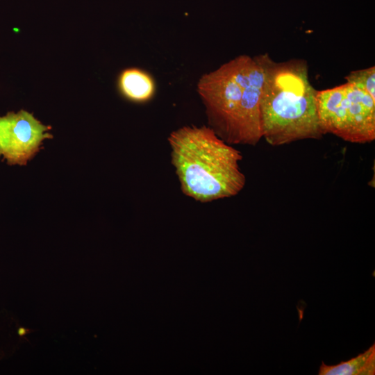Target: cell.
Masks as SVG:
<instances>
[{
	"mask_svg": "<svg viewBox=\"0 0 375 375\" xmlns=\"http://www.w3.org/2000/svg\"><path fill=\"white\" fill-rule=\"evenodd\" d=\"M264 77L260 53L236 56L199 79L197 89L208 126L226 143L255 146L262 138L260 99Z\"/></svg>",
	"mask_w": 375,
	"mask_h": 375,
	"instance_id": "obj_1",
	"label": "cell"
},
{
	"mask_svg": "<svg viewBox=\"0 0 375 375\" xmlns=\"http://www.w3.org/2000/svg\"><path fill=\"white\" fill-rule=\"evenodd\" d=\"M171 163L181 192L201 203L230 198L244 188L241 152L208 126L188 125L167 138Z\"/></svg>",
	"mask_w": 375,
	"mask_h": 375,
	"instance_id": "obj_2",
	"label": "cell"
},
{
	"mask_svg": "<svg viewBox=\"0 0 375 375\" xmlns=\"http://www.w3.org/2000/svg\"><path fill=\"white\" fill-rule=\"evenodd\" d=\"M265 77L260 99L262 138L272 146L319 140L317 90L309 80L304 59L276 62L262 53Z\"/></svg>",
	"mask_w": 375,
	"mask_h": 375,
	"instance_id": "obj_3",
	"label": "cell"
},
{
	"mask_svg": "<svg viewBox=\"0 0 375 375\" xmlns=\"http://www.w3.org/2000/svg\"><path fill=\"white\" fill-rule=\"evenodd\" d=\"M316 103L323 133L351 143L375 140V99L349 83L317 90Z\"/></svg>",
	"mask_w": 375,
	"mask_h": 375,
	"instance_id": "obj_4",
	"label": "cell"
},
{
	"mask_svg": "<svg viewBox=\"0 0 375 375\" xmlns=\"http://www.w3.org/2000/svg\"><path fill=\"white\" fill-rule=\"evenodd\" d=\"M51 129L25 110L0 116V157L9 165H26L43 140L53 138L48 132Z\"/></svg>",
	"mask_w": 375,
	"mask_h": 375,
	"instance_id": "obj_5",
	"label": "cell"
},
{
	"mask_svg": "<svg viewBox=\"0 0 375 375\" xmlns=\"http://www.w3.org/2000/svg\"><path fill=\"white\" fill-rule=\"evenodd\" d=\"M117 88L119 94L133 103H145L156 93V82L146 70L138 67H128L119 74Z\"/></svg>",
	"mask_w": 375,
	"mask_h": 375,
	"instance_id": "obj_6",
	"label": "cell"
},
{
	"mask_svg": "<svg viewBox=\"0 0 375 375\" xmlns=\"http://www.w3.org/2000/svg\"><path fill=\"white\" fill-rule=\"evenodd\" d=\"M319 375H374L375 344L356 357L335 365H326L324 362Z\"/></svg>",
	"mask_w": 375,
	"mask_h": 375,
	"instance_id": "obj_7",
	"label": "cell"
},
{
	"mask_svg": "<svg viewBox=\"0 0 375 375\" xmlns=\"http://www.w3.org/2000/svg\"><path fill=\"white\" fill-rule=\"evenodd\" d=\"M344 79L367 92L375 99V66L350 72Z\"/></svg>",
	"mask_w": 375,
	"mask_h": 375,
	"instance_id": "obj_8",
	"label": "cell"
}]
</instances>
